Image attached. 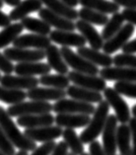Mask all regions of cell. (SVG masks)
Segmentation results:
<instances>
[{
  "label": "cell",
  "mask_w": 136,
  "mask_h": 155,
  "mask_svg": "<svg viewBox=\"0 0 136 155\" xmlns=\"http://www.w3.org/2000/svg\"><path fill=\"white\" fill-rule=\"evenodd\" d=\"M0 127L6 134L12 144L20 150L33 151L37 147L36 141L30 139L19 130L16 124L13 122V120L3 107H0Z\"/></svg>",
  "instance_id": "1"
},
{
  "label": "cell",
  "mask_w": 136,
  "mask_h": 155,
  "mask_svg": "<svg viewBox=\"0 0 136 155\" xmlns=\"http://www.w3.org/2000/svg\"><path fill=\"white\" fill-rule=\"evenodd\" d=\"M108 112L109 105L107 101L103 100L98 103V107L93 113V118L90 120L88 126H86V128L79 137L84 144H89L92 141L96 140L97 137L102 134L108 116Z\"/></svg>",
  "instance_id": "2"
},
{
  "label": "cell",
  "mask_w": 136,
  "mask_h": 155,
  "mask_svg": "<svg viewBox=\"0 0 136 155\" xmlns=\"http://www.w3.org/2000/svg\"><path fill=\"white\" fill-rule=\"evenodd\" d=\"M8 115L12 117H20L25 115L34 114H47L52 111V105L47 101H37L32 100L30 102H20L13 104L6 110Z\"/></svg>",
  "instance_id": "3"
},
{
  "label": "cell",
  "mask_w": 136,
  "mask_h": 155,
  "mask_svg": "<svg viewBox=\"0 0 136 155\" xmlns=\"http://www.w3.org/2000/svg\"><path fill=\"white\" fill-rule=\"evenodd\" d=\"M104 97L109 107L115 110V117L120 124H127L130 120L131 112L129 107L121 95L112 87H105L104 90Z\"/></svg>",
  "instance_id": "4"
},
{
  "label": "cell",
  "mask_w": 136,
  "mask_h": 155,
  "mask_svg": "<svg viewBox=\"0 0 136 155\" xmlns=\"http://www.w3.org/2000/svg\"><path fill=\"white\" fill-rule=\"evenodd\" d=\"M60 52H61L67 65L71 67L74 71H77V72H81V73L92 74V75L99 74L100 70L98 69L97 65L88 61V60L85 59L83 56L77 54V52H74L70 48L62 47L60 48Z\"/></svg>",
  "instance_id": "5"
},
{
  "label": "cell",
  "mask_w": 136,
  "mask_h": 155,
  "mask_svg": "<svg viewBox=\"0 0 136 155\" xmlns=\"http://www.w3.org/2000/svg\"><path fill=\"white\" fill-rule=\"evenodd\" d=\"M95 106L92 103L78 101L75 99H63L57 100L52 105V111L56 114H84V115H93L95 112Z\"/></svg>",
  "instance_id": "6"
},
{
  "label": "cell",
  "mask_w": 136,
  "mask_h": 155,
  "mask_svg": "<svg viewBox=\"0 0 136 155\" xmlns=\"http://www.w3.org/2000/svg\"><path fill=\"white\" fill-rule=\"evenodd\" d=\"M67 76L69 78L70 82L74 85L87 88L94 91L103 92L107 87L105 80L98 75H92L87 73H81L77 71H68Z\"/></svg>",
  "instance_id": "7"
},
{
  "label": "cell",
  "mask_w": 136,
  "mask_h": 155,
  "mask_svg": "<svg viewBox=\"0 0 136 155\" xmlns=\"http://www.w3.org/2000/svg\"><path fill=\"white\" fill-rule=\"evenodd\" d=\"M118 119L115 115H108L102 134H103V149L105 155H116V128Z\"/></svg>",
  "instance_id": "8"
},
{
  "label": "cell",
  "mask_w": 136,
  "mask_h": 155,
  "mask_svg": "<svg viewBox=\"0 0 136 155\" xmlns=\"http://www.w3.org/2000/svg\"><path fill=\"white\" fill-rule=\"evenodd\" d=\"M134 26L132 24L127 23L123 25L118 33H115L112 38H109L104 43L102 48L105 54H112L120 50L127 41H129L130 38L134 33Z\"/></svg>",
  "instance_id": "9"
},
{
  "label": "cell",
  "mask_w": 136,
  "mask_h": 155,
  "mask_svg": "<svg viewBox=\"0 0 136 155\" xmlns=\"http://www.w3.org/2000/svg\"><path fill=\"white\" fill-rule=\"evenodd\" d=\"M11 61L18 62H31L40 61L45 58L44 50H28L24 48H9L3 52Z\"/></svg>",
  "instance_id": "10"
},
{
  "label": "cell",
  "mask_w": 136,
  "mask_h": 155,
  "mask_svg": "<svg viewBox=\"0 0 136 155\" xmlns=\"http://www.w3.org/2000/svg\"><path fill=\"white\" fill-rule=\"evenodd\" d=\"M62 127L58 126H45L40 127L26 128L24 134L34 141L47 142L51 141L62 135Z\"/></svg>",
  "instance_id": "11"
},
{
  "label": "cell",
  "mask_w": 136,
  "mask_h": 155,
  "mask_svg": "<svg viewBox=\"0 0 136 155\" xmlns=\"http://www.w3.org/2000/svg\"><path fill=\"white\" fill-rule=\"evenodd\" d=\"M50 39L53 43L60 45L62 47H75L80 48L86 45V40L82 35L76 34L74 31H61V30H53L50 33Z\"/></svg>",
  "instance_id": "12"
},
{
  "label": "cell",
  "mask_w": 136,
  "mask_h": 155,
  "mask_svg": "<svg viewBox=\"0 0 136 155\" xmlns=\"http://www.w3.org/2000/svg\"><path fill=\"white\" fill-rule=\"evenodd\" d=\"M100 76L105 81H132L136 82V68L120 66L103 67L99 71Z\"/></svg>",
  "instance_id": "13"
},
{
  "label": "cell",
  "mask_w": 136,
  "mask_h": 155,
  "mask_svg": "<svg viewBox=\"0 0 136 155\" xmlns=\"http://www.w3.org/2000/svg\"><path fill=\"white\" fill-rule=\"evenodd\" d=\"M39 16L41 20L47 22L50 27H54L56 30H61V31H74L75 30L74 21L52 12L47 7L45 8L41 7L39 10Z\"/></svg>",
  "instance_id": "14"
},
{
  "label": "cell",
  "mask_w": 136,
  "mask_h": 155,
  "mask_svg": "<svg viewBox=\"0 0 136 155\" xmlns=\"http://www.w3.org/2000/svg\"><path fill=\"white\" fill-rule=\"evenodd\" d=\"M15 48H34L37 50H45L51 45V41L47 36L39 35V34H28L17 37L13 41Z\"/></svg>",
  "instance_id": "15"
},
{
  "label": "cell",
  "mask_w": 136,
  "mask_h": 155,
  "mask_svg": "<svg viewBox=\"0 0 136 155\" xmlns=\"http://www.w3.org/2000/svg\"><path fill=\"white\" fill-rule=\"evenodd\" d=\"M0 83L2 86L7 87V88L30 90L39 85L40 81L35 76H24V75L14 76L11 74H5L3 77L1 76Z\"/></svg>",
  "instance_id": "16"
},
{
  "label": "cell",
  "mask_w": 136,
  "mask_h": 155,
  "mask_svg": "<svg viewBox=\"0 0 136 155\" xmlns=\"http://www.w3.org/2000/svg\"><path fill=\"white\" fill-rule=\"evenodd\" d=\"M67 96L65 89H57L52 87H35L28 90L27 98L37 101H57Z\"/></svg>",
  "instance_id": "17"
},
{
  "label": "cell",
  "mask_w": 136,
  "mask_h": 155,
  "mask_svg": "<svg viewBox=\"0 0 136 155\" xmlns=\"http://www.w3.org/2000/svg\"><path fill=\"white\" fill-rule=\"evenodd\" d=\"M75 29L78 30L81 35L85 38L86 41L89 43L91 48H96V50H100L103 48L105 41L102 38V35H100L99 32L93 27L92 24L87 23L80 19L75 22Z\"/></svg>",
  "instance_id": "18"
},
{
  "label": "cell",
  "mask_w": 136,
  "mask_h": 155,
  "mask_svg": "<svg viewBox=\"0 0 136 155\" xmlns=\"http://www.w3.org/2000/svg\"><path fill=\"white\" fill-rule=\"evenodd\" d=\"M90 116L84 114H57L54 117V123L56 126L65 128H78L88 126L90 123Z\"/></svg>",
  "instance_id": "19"
},
{
  "label": "cell",
  "mask_w": 136,
  "mask_h": 155,
  "mask_svg": "<svg viewBox=\"0 0 136 155\" xmlns=\"http://www.w3.org/2000/svg\"><path fill=\"white\" fill-rule=\"evenodd\" d=\"M66 94L72 99L86 102V103H100L101 101L104 100V96L102 95L101 92L83 88L77 85L68 86L66 88Z\"/></svg>",
  "instance_id": "20"
},
{
  "label": "cell",
  "mask_w": 136,
  "mask_h": 155,
  "mask_svg": "<svg viewBox=\"0 0 136 155\" xmlns=\"http://www.w3.org/2000/svg\"><path fill=\"white\" fill-rule=\"evenodd\" d=\"M77 54H79L81 56H83L88 61L92 62L97 66L102 67H108L112 66V58L111 54H105V52H101L99 50L93 48L88 47H80L78 48Z\"/></svg>",
  "instance_id": "21"
},
{
  "label": "cell",
  "mask_w": 136,
  "mask_h": 155,
  "mask_svg": "<svg viewBox=\"0 0 136 155\" xmlns=\"http://www.w3.org/2000/svg\"><path fill=\"white\" fill-rule=\"evenodd\" d=\"M17 124L20 127L26 128L51 126V124H54V117L50 113H47V114L25 115V116L18 117Z\"/></svg>",
  "instance_id": "22"
},
{
  "label": "cell",
  "mask_w": 136,
  "mask_h": 155,
  "mask_svg": "<svg viewBox=\"0 0 136 155\" xmlns=\"http://www.w3.org/2000/svg\"><path fill=\"white\" fill-rule=\"evenodd\" d=\"M50 66L47 63L40 61L31 62H18L14 65V71L18 75L24 76H36V75H44L50 73Z\"/></svg>",
  "instance_id": "23"
},
{
  "label": "cell",
  "mask_w": 136,
  "mask_h": 155,
  "mask_svg": "<svg viewBox=\"0 0 136 155\" xmlns=\"http://www.w3.org/2000/svg\"><path fill=\"white\" fill-rule=\"evenodd\" d=\"M43 7L40 0H23L14 9L9 13V18L11 21L16 22L27 17L30 13L37 12Z\"/></svg>",
  "instance_id": "24"
},
{
  "label": "cell",
  "mask_w": 136,
  "mask_h": 155,
  "mask_svg": "<svg viewBox=\"0 0 136 155\" xmlns=\"http://www.w3.org/2000/svg\"><path fill=\"white\" fill-rule=\"evenodd\" d=\"M45 58H47V64L50 66L51 69L55 70L59 74H67L68 66L67 63L64 60L63 56L60 52V50L53 45H50V47L44 50Z\"/></svg>",
  "instance_id": "25"
},
{
  "label": "cell",
  "mask_w": 136,
  "mask_h": 155,
  "mask_svg": "<svg viewBox=\"0 0 136 155\" xmlns=\"http://www.w3.org/2000/svg\"><path fill=\"white\" fill-rule=\"evenodd\" d=\"M40 1L52 12L69 19V20L76 21L79 18L78 11L73 7L66 5L61 0H40Z\"/></svg>",
  "instance_id": "26"
},
{
  "label": "cell",
  "mask_w": 136,
  "mask_h": 155,
  "mask_svg": "<svg viewBox=\"0 0 136 155\" xmlns=\"http://www.w3.org/2000/svg\"><path fill=\"white\" fill-rule=\"evenodd\" d=\"M116 146L120 155H131V134L126 124H121L116 128Z\"/></svg>",
  "instance_id": "27"
},
{
  "label": "cell",
  "mask_w": 136,
  "mask_h": 155,
  "mask_svg": "<svg viewBox=\"0 0 136 155\" xmlns=\"http://www.w3.org/2000/svg\"><path fill=\"white\" fill-rule=\"evenodd\" d=\"M79 4H81L82 7H87L107 15L118 12L120 8V6L113 1L108 0H79Z\"/></svg>",
  "instance_id": "28"
},
{
  "label": "cell",
  "mask_w": 136,
  "mask_h": 155,
  "mask_svg": "<svg viewBox=\"0 0 136 155\" xmlns=\"http://www.w3.org/2000/svg\"><path fill=\"white\" fill-rule=\"evenodd\" d=\"M21 24L24 29L28 30L34 34H39V35L47 36L51 32L50 26L44 20L33 18V17H25L21 20Z\"/></svg>",
  "instance_id": "29"
},
{
  "label": "cell",
  "mask_w": 136,
  "mask_h": 155,
  "mask_svg": "<svg viewBox=\"0 0 136 155\" xmlns=\"http://www.w3.org/2000/svg\"><path fill=\"white\" fill-rule=\"evenodd\" d=\"M40 84L45 87H52L57 89H66L70 85V80L66 74H44L39 79Z\"/></svg>",
  "instance_id": "30"
},
{
  "label": "cell",
  "mask_w": 136,
  "mask_h": 155,
  "mask_svg": "<svg viewBox=\"0 0 136 155\" xmlns=\"http://www.w3.org/2000/svg\"><path fill=\"white\" fill-rule=\"evenodd\" d=\"M78 16L81 20L87 22V23L98 26H104L108 21V17L107 14L98 12L96 10L87 8V7H82L78 11Z\"/></svg>",
  "instance_id": "31"
},
{
  "label": "cell",
  "mask_w": 136,
  "mask_h": 155,
  "mask_svg": "<svg viewBox=\"0 0 136 155\" xmlns=\"http://www.w3.org/2000/svg\"><path fill=\"white\" fill-rule=\"evenodd\" d=\"M64 141L68 145V148H70L71 152L75 155H81L84 152V143L81 141L80 137H78L74 128H65L62 131V135Z\"/></svg>",
  "instance_id": "32"
},
{
  "label": "cell",
  "mask_w": 136,
  "mask_h": 155,
  "mask_svg": "<svg viewBox=\"0 0 136 155\" xmlns=\"http://www.w3.org/2000/svg\"><path fill=\"white\" fill-rule=\"evenodd\" d=\"M24 27L20 23L9 24L0 32V48L7 47L23 32Z\"/></svg>",
  "instance_id": "33"
},
{
  "label": "cell",
  "mask_w": 136,
  "mask_h": 155,
  "mask_svg": "<svg viewBox=\"0 0 136 155\" xmlns=\"http://www.w3.org/2000/svg\"><path fill=\"white\" fill-rule=\"evenodd\" d=\"M27 98V93L20 89L7 88L0 85V101L4 102L6 104H17L20 102L25 101Z\"/></svg>",
  "instance_id": "34"
},
{
  "label": "cell",
  "mask_w": 136,
  "mask_h": 155,
  "mask_svg": "<svg viewBox=\"0 0 136 155\" xmlns=\"http://www.w3.org/2000/svg\"><path fill=\"white\" fill-rule=\"evenodd\" d=\"M123 22L124 19L121 13L116 12L115 14H112V18L108 19L107 24L105 25V28L102 31V38L104 39V41L108 40L115 33H118L123 26Z\"/></svg>",
  "instance_id": "35"
},
{
  "label": "cell",
  "mask_w": 136,
  "mask_h": 155,
  "mask_svg": "<svg viewBox=\"0 0 136 155\" xmlns=\"http://www.w3.org/2000/svg\"><path fill=\"white\" fill-rule=\"evenodd\" d=\"M112 64L115 66L136 68V55L134 54H127V52L115 54L112 58Z\"/></svg>",
  "instance_id": "36"
},
{
  "label": "cell",
  "mask_w": 136,
  "mask_h": 155,
  "mask_svg": "<svg viewBox=\"0 0 136 155\" xmlns=\"http://www.w3.org/2000/svg\"><path fill=\"white\" fill-rule=\"evenodd\" d=\"M116 91L120 95L126 96L131 99H136V82L132 81H116L115 86H113Z\"/></svg>",
  "instance_id": "37"
},
{
  "label": "cell",
  "mask_w": 136,
  "mask_h": 155,
  "mask_svg": "<svg viewBox=\"0 0 136 155\" xmlns=\"http://www.w3.org/2000/svg\"><path fill=\"white\" fill-rule=\"evenodd\" d=\"M0 150L5 155H15V146L1 127H0Z\"/></svg>",
  "instance_id": "38"
},
{
  "label": "cell",
  "mask_w": 136,
  "mask_h": 155,
  "mask_svg": "<svg viewBox=\"0 0 136 155\" xmlns=\"http://www.w3.org/2000/svg\"><path fill=\"white\" fill-rule=\"evenodd\" d=\"M56 145V142L54 140L43 142V144L39 147H36L33 150V153L31 155H50L53 151L54 147Z\"/></svg>",
  "instance_id": "39"
},
{
  "label": "cell",
  "mask_w": 136,
  "mask_h": 155,
  "mask_svg": "<svg viewBox=\"0 0 136 155\" xmlns=\"http://www.w3.org/2000/svg\"><path fill=\"white\" fill-rule=\"evenodd\" d=\"M0 70L4 74H11L14 71V64L4 54L0 52Z\"/></svg>",
  "instance_id": "40"
},
{
  "label": "cell",
  "mask_w": 136,
  "mask_h": 155,
  "mask_svg": "<svg viewBox=\"0 0 136 155\" xmlns=\"http://www.w3.org/2000/svg\"><path fill=\"white\" fill-rule=\"evenodd\" d=\"M128 126L130 128V134H131V140H132V153L131 155H136V118H130L129 122H128Z\"/></svg>",
  "instance_id": "41"
},
{
  "label": "cell",
  "mask_w": 136,
  "mask_h": 155,
  "mask_svg": "<svg viewBox=\"0 0 136 155\" xmlns=\"http://www.w3.org/2000/svg\"><path fill=\"white\" fill-rule=\"evenodd\" d=\"M121 15L124 21H126L129 24H132L133 26H136V9L125 8L121 12Z\"/></svg>",
  "instance_id": "42"
},
{
  "label": "cell",
  "mask_w": 136,
  "mask_h": 155,
  "mask_svg": "<svg viewBox=\"0 0 136 155\" xmlns=\"http://www.w3.org/2000/svg\"><path fill=\"white\" fill-rule=\"evenodd\" d=\"M89 154L90 155H105L103 146L97 140H94L89 143Z\"/></svg>",
  "instance_id": "43"
},
{
  "label": "cell",
  "mask_w": 136,
  "mask_h": 155,
  "mask_svg": "<svg viewBox=\"0 0 136 155\" xmlns=\"http://www.w3.org/2000/svg\"><path fill=\"white\" fill-rule=\"evenodd\" d=\"M67 154H68V145L66 144V142L63 140V141L56 143L54 149L50 155H67Z\"/></svg>",
  "instance_id": "44"
},
{
  "label": "cell",
  "mask_w": 136,
  "mask_h": 155,
  "mask_svg": "<svg viewBox=\"0 0 136 155\" xmlns=\"http://www.w3.org/2000/svg\"><path fill=\"white\" fill-rule=\"evenodd\" d=\"M115 4L124 8H132L136 9V0H112Z\"/></svg>",
  "instance_id": "45"
},
{
  "label": "cell",
  "mask_w": 136,
  "mask_h": 155,
  "mask_svg": "<svg viewBox=\"0 0 136 155\" xmlns=\"http://www.w3.org/2000/svg\"><path fill=\"white\" fill-rule=\"evenodd\" d=\"M123 52H127V54H136V39L127 41L121 48Z\"/></svg>",
  "instance_id": "46"
},
{
  "label": "cell",
  "mask_w": 136,
  "mask_h": 155,
  "mask_svg": "<svg viewBox=\"0 0 136 155\" xmlns=\"http://www.w3.org/2000/svg\"><path fill=\"white\" fill-rule=\"evenodd\" d=\"M9 24H11V20L9 16L0 10V27L4 28L6 26H8Z\"/></svg>",
  "instance_id": "47"
},
{
  "label": "cell",
  "mask_w": 136,
  "mask_h": 155,
  "mask_svg": "<svg viewBox=\"0 0 136 155\" xmlns=\"http://www.w3.org/2000/svg\"><path fill=\"white\" fill-rule=\"evenodd\" d=\"M61 1L64 2L68 6L73 7V8H75V7L79 4V0H61Z\"/></svg>",
  "instance_id": "48"
},
{
  "label": "cell",
  "mask_w": 136,
  "mask_h": 155,
  "mask_svg": "<svg viewBox=\"0 0 136 155\" xmlns=\"http://www.w3.org/2000/svg\"><path fill=\"white\" fill-rule=\"evenodd\" d=\"M3 2L6 3L7 5H9V6H17L19 3L21 2V0H2Z\"/></svg>",
  "instance_id": "49"
},
{
  "label": "cell",
  "mask_w": 136,
  "mask_h": 155,
  "mask_svg": "<svg viewBox=\"0 0 136 155\" xmlns=\"http://www.w3.org/2000/svg\"><path fill=\"white\" fill-rule=\"evenodd\" d=\"M131 114H132V116H133V117H135V118H136V104L133 106V107H132V109H131Z\"/></svg>",
  "instance_id": "50"
},
{
  "label": "cell",
  "mask_w": 136,
  "mask_h": 155,
  "mask_svg": "<svg viewBox=\"0 0 136 155\" xmlns=\"http://www.w3.org/2000/svg\"><path fill=\"white\" fill-rule=\"evenodd\" d=\"M28 151H25V150H20L19 152L15 153V155H28Z\"/></svg>",
  "instance_id": "51"
},
{
  "label": "cell",
  "mask_w": 136,
  "mask_h": 155,
  "mask_svg": "<svg viewBox=\"0 0 136 155\" xmlns=\"http://www.w3.org/2000/svg\"><path fill=\"white\" fill-rule=\"evenodd\" d=\"M3 3H4V2H3L2 0H0V8H2V7H3Z\"/></svg>",
  "instance_id": "52"
},
{
  "label": "cell",
  "mask_w": 136,
  "mask_h": 155,
  "mask_svg": "<svg viewBox=\"0 0 136 155\" xmlns=\"http://www.w3.org/2000/svg\"><path fill=\"white\" fill-rule=\"evenodd\" d=\"M81 155H90V154H89V153H85V152H83Z\"/></svg>",
  "instance_id": "53"
},
{
  "label": "cell",
  "mask_w": 136,
  "mask_h": 155,
  "mask_svg": "<svg viewBox=\"0 0 136 155\" xmlns=\"http://www.w3.org/2000/svg\"><path fill=\"white\" fill-rule=\"evenodd\" d=\"M0 155H5V154H4V153H3V152H2V151H1V150H0Z\"/></svg>",
  "instance_id": "54"
},
{
  "label": "cell",
  "mask_w": 136,
  "mask_h": 155,
  "mask_svg": "<svg viewBox=\"0 0 136 155\" xmlns=\"http://www.w3.org/2000/svg\"><path fill=\"white\" fill-rule=\"evenodd\" d=\"M67 155H75V154H74V153H72V152H71V153H68Z\"/></svg>",
  "instance_id": "55"
},
{
  "label": "cell",
  "mask_w": 136,
  "mask_h": 155,
  "mask_svg": "<svg viewBox=\"0 0 136 155\" xmlns=\"http://www.w3.org/2000/svg\"><path fill=\"white\" fill-rule=\"evenodd\" d=\"M0 79H1V74H0Z\"/></svg>",
  "instance_id": "56"
},
{
  "label": "cell",
  "mask_w": 136,
  "mask_h": 155,
  "mask_svg": "<svg viewBox=\"0 0 136 155\" xmlns=\"http://www.w3.org/2000/svg\"><path fill=\"white\" fill-rule=\"evenodd\" d=\"M119 155H120V154H119Z\"/></svg>",
  "instance_id": "57"
}]
</instances>
